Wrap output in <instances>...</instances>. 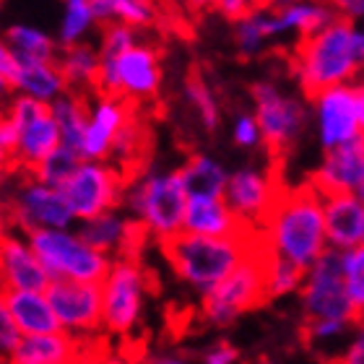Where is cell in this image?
Here are the masks:
<instances>
[{
    "label": "cell",
    "mask_w": 364,
    "mask_h": 364,
    "mask_svg": "<svg viewBox=\"0 0 364 364\" xmlns=\"http://www.w3.org/2000/svg\"><path fill=\"white\" fill-rule=\"evenodd\" d=\"M128 177L105 161H84L70 182L63 188L70 211L81 221H91L107 211H117L125 198Z\"/></svg>",
    "instance_id": "30bf717a"
},
{
    "label": "cell",
    "mask_w": 364,
    "mask_h": 364,
    "mask_svg": "<svg viewBox=\"0 0 364 364\" xmlns=\"http://www.w3.org/2000/svg\"><path fill=\"white\" fill-rule=\"evenodd\" d=\"M232 138L240 149H255V146L263 144V136H260V125L255 120V114H237L235 125H232Z\"/></svg>",
    "instance_id": "f35d334b"
},
{
    "label": "cell",
    "mask_w": 364,
    "mask_h": 364,
    "mask_svg": "<svg viewBox=\"0 0 364 364\" xmlns=\"http://www.w3.org/2000/svg\"><path fill=\"white\" fill-rule=\"evenodd\" d=\"M190 6L198 8V11H213V14L224 16L235 23L237 18L250 14L252 8L258 6V0H190Z\"/></svg>",
    "instance_id": "74e56055"
},
{
    "label": "cell",
    "mask_w": 364,
    "mask_h": 364,
    "mask_svg": "<svg viewBox=\"0 0 364 364\" xmlns=\"http://www.w3.org/2000/svg\"><path fill=\"white\" fill-rule=\"evenodd\" d=\"M128 227L130 219H122L117 211H107L102 216L91 221H84V227L78 232V237L84 240L89 247L99 252H112V250H122L125 245V237H128Z\"/></svg>",
    "instance_id": "f546056e"
},
{
    "label": "cell",
    "mask_w": 364,
    "mask_h": 364,
    "mask_svg": "<svg viewBox=\"0 0 364 364\" xmlns=\"http://www.w3.org/2000/svg\"><path fill=\"white\" fill-rule=\"evenodd\" d=\"M73 359V338L65 333L23 336L16 351L8 357L11 364H68Z\"/></svg>",
    "instance_id": "4316f807"
},
{
    "label": "cell",
    "mask_w": 364,
    "mask_h": 364,
    "mask_svg": "<svg viewBox=\"0 0 364 364\" xmlns=\"http://www.w3.org/2000/svg\"><path fill=\"white\" fill-rule=\"evenodd\" d=\"M357 196H359V200H364V180H362V185L357 188Z\"/></svg>",
    "instance_id": "f5cc1de1"
},
{
    "label": "cell",
    "mask_w": 364,
    "mask_h": 364,
    "mask_svg": "<svg viewBox=\"0 0 364 364\" xmlns=\"http://www.w3.org/2000/svg\"><path fill=\"white\" fill-rule=\"evenodd\" d=\"M182 91H185V99H188V105L193 107V112L198 114L203 130L205 133H213L221 122V109H219V102H216V94H213V89L208 86V81H205L198 70H193V73L185 78Z\"/></svg>",
    "instance_id": "1f68e13d"
},
{
    "label": "cell",
    "mask_w": 364,
    "mask_h": 364,
    "mask_svg": "<svg viewBox=\"0 0 364 364\" xmlns=\"http://www.w3.org/2000/svg\"><path fill=\"white\" fill-rule=\"evenodd\" d=\"M276 258L279 252L273 247L271 237L260 232L258 242L252 245L242 266L235 268L219 287L203 294L205 320H211L216 326H229L237 315L271 304V271Z\"/></svg>",
    "instance_id": "277c9868"
},
{
    "label": "cell",
    "mask_w": 364,
    "mask_h": 364,
    "mask_svg": "<svg viewBox=\"0 0 364 364\" xmlns=\"http://www.w3.org/2000/svg\"><path fill=\"white\" fill-rule=\"evenodd\" d=\"M16 94L29 99H37L42 105H53L63 94H68V81L63 76L58 60H37V63H21L18 78L14 84Z\"/></svg>",
    "instance_id": "603a6c76"
},
{
    "label": "cell",
    "mask_w": 364,
    "mask_h": 364,
    "mask_svg": "<svg viewBox=\"0 0 364 364\" xmlns=\"http://www.w3.org/2000/svg\"><path fill=\"white\" fill-rule=\"evenodd\" d=\"M182 185L190 198H224L229 172L205 154H190L180 169Z\"/></svg>",
    "instance_id": "d4e9b609"
},
{
    "label": "cell",
    "mask_w": 364,
    "mask_h": 364,
    "mask_svg": "<svg viewBox=\"0 0 364 364\" xmlns=\"http://www.w3.org/2000/svg\"><path fill=\"white\" fill-rule=\"evenodd\" d=\"M138 45V31L128 23H107L99 34V58L102 60H114L122 53H128L130 47Z\"/></svg>",
    "instance_id": "d590c367"
},
{
    "label": "cell",
    "mask_w": 364,
    "mask_h": 364,
    "mask_svg": "<svg viewBox=\"0 0 364 364\" xmlns=\"http://www.w3.org/2000/svg\"><path fill=\"white\" fill-rule=\"evenodd\" d=\"M260 364H273V362L268 357H260Z\"/></svg>",
    "instance_id": "11a10c76"
},
{
    "label": "cell",
    "mask_w": 364,
    "mask_h": 364,
    "mask_svg": "<svg viewBox=\"0 0 364 364\" xmlns=\"http://www.w3.org/2000/svg\"><path fill=\"white\" fill-rule=\"evenodd\" d=\"M364 180V138H357L351 144H343L333 151H326L323 164L310 172V185L320 198L357 193Z\"/></svg>",
    "instance_id": "e0dca14e"
},
{
    "label": "cell",
    "mask_w": 364,
    "mask_h": 364,
    "mask_svg": "<svg viewBox=\"0 0 364 364\" xmlns=\"http://www.w3.org/2000/svg\"><path fill=\"white\" fill-rule=\"evenodd\" d=\"M58 65H60L70 91H78V94H86V91H91V89L97 91L99 65H102L99 47L89 45V42L73 45V47H60Z\"/></svg>",
    "instance_id": "484cf974"
},
{
    "label": "cell",
    "mask_w": 364,
    "mask_h": 364,
    "mask_svg": "<svg viewBox=\"0 0 364 364\" xmlns=\"http://www.w3.org/2000/svg\"><path fill=\"white\" fill-rule=\"evenodd\" d=\"M284 188L287 185L281 182L279 167H268L266 172H258V169H237V172L229 175L224 200H227V205L240 219L263 229V224L271 216L273 205H276Z\"/></svg>",
    "instance_id": "7c38bea8"
},
{
    "label": "cell",
    "mask_w": 364,
    "mask_h": 364,
    "mask_svg": "<svg viewBox=\"0 0 364 364\" xmlns=\"http://www.w3.org/2000/svg\"><path fill=\"white\" fill-rule=\"evenodd\" d=\"M53 279L45 271L29 242L8 235L0 242V291H42L50 289Z\"/></svg>",
    "instance_id": "ac0fdd59"
},
{
    "label": "cell",
    "mask_w": 364,
    "mask_h": 364,
    "mask_svg": "<svg viewBox=\"0 0 364 364\" xmlns=\"http://www.w3.org/2000/svg\"><path fill=\"white\" fill-rule=\"evenodd\" d=\"M318 122V138L323 151H333L338 146L351 144L357 138H364L357 112V94L354 84L333 86L307 99Z\"/></svg>",
    "instance_id": "4fadbf2b"
},
{
    "label": "cell",
    "mask_w": 364,
    "mask_h": 364,
    "mask_svg": "<svg viewBox=\"0 0 364 364\" xmlns=\"http://www.w3.org/2000/svg\"><path fill=\"white\" fill-rule=\"evenodd\" d=\"M50 112H53L58 130H60V146L81 156L86 125H89V97L78 94V91H68L50 105Z\"/></svg>",
    "instance_id": "cb8c5ba5"
},
{
    "label": "cell",
    "mask_w": 364,
    "mask_h": 364,
    "mask_svg": "<svg viewBox=\"0 0 364 364\" xmlns=\"http://www.w3.org/2000/svg\"><path fill=\"white\" fill-rule=\"evenodd\" d=\"M81 164H84V159L76 151H70L65 146H58L45 161H39L37 167L31 169L29 175L37 182H42V185H47V188L63 190L70 182V177L78 172Z\"/></svg>",
    "instance_id": "d6a6232c"
},
{
    "label": "cell",
    "mask_w": 364,
    "mask_h": 364,
    "mask_svg": "<svg viewBox=\"0 0 364 364\" xmlns=\"http://www.w3.org/2000/svg\"><path fill=\"white\" fill-rule=\"evenodd\" d=\"M299 0H258L255 8H266V11H287L289 6H294Z\"/></svg>",
    "instance_id": "7dc6e473"
},
{
    "label": "cell",
    "mask_w": 364,
    "mask_h": 364,
    "mask_svg": "<svg viewBox=\"0 0 364 364\" xmlns=\"http://www.w3.org/2000/svg\"><path fill=\"white\" fill-rule=\"evenodd\" d=\"M362 78H364V70H362Z\"/></svg>",
    "instance_id": "9f6ffc18"
},
{
    "label": "cell",
    "mask_w": 364,
    "mask_h": 364,
    "mask_svg": "<svg viewBox=\"0 0 364 364\" xmlns=\"http://www.w3.org/2000/svg\"><path fill=\"white\" fill-rule=\"evenodd\" d=\"M343 263H346V294H349L351 310H354L351 323L362 326L364 323V245L362 247H354V250H346Z\"/></svg>",
    "instance_id": "e575fe53"
},
{
    "label": "cell",
    "mask_w": 364,
    "mask_h": 364,
    "mask_svg": "<svg viewBox=\"0 0 364 364\" xmlns=\"http://www.w3.org/2000/svg\"><path fill=\"white\" fill-rule=\"evenodd\" d=\"M6 169L8 167H3V164H0V188H3V177H6Z\"/></svg>",
    "instance_id": "db71d44e"
},
{
    "label": "cell",
    "mask_w": 364,
    "mask_h": 364,
    "mask_svg": "<svg viewBox=\"0 0 364 364\" xmlns=\"http://www.w3.org/2000/svg\"><path fill=\"white\" fill-rule=\"evenodd\" d=\"M8 310L14 315L21 336H53L63 333V326L53 304L42 291H0Z\"/></svg>",
    "instance_id": "44dd1931"
},
{
    "label": "cell",
    "mask_w": 364,
    "mask_h": 364,
    "mask_svg": "<svg viewBox=\"0 0 364 364\" xmlns=\"http://www.w3.org/2000/svg\"><path fill=\"white\" fill-rule=\"evenodd\" d=\"M102 289H105L102 323L112 333H128L141 312V291H144L141 266L133 260H117Z\"/></svg>",
    "instance_id": "5bb4252c"
},
{
    "label": "cell",
    "mask_w": 364,
    "mask_h": 364,
    "mask_svg": "<svg viewBox=\"0 0 364 364\" xmlns=\"http://www.w3.org/2000/svg\"><path fill=\"white\" fill-rule=\"evenodd\" d=\"M232 39H235V50L242 60H255L260 55H266L268 47H271L266 31H263V26L258 21V11L255 8L232 23Z\"/></svg>",
    "instance_id": "836d02e7"
},
{
    "label": "cell",
    "mask_w": 364,
    "mask_h": 364,
    "mask_svg": "<svg viewBox=\"0 0 364 364\" xmlns=\"http://www.w3.org/2000/svg\"><path fill=\"white\" fill-rule=\"evenodd\" d=\"M6 39L18 63L58 60V55H60L58 37H50L45 29L31 26V23H11L6 29Z\"/></svg>",
    "instance_id": "83f0119b"
},
{
    "label": "cell",
    "mask_w": 364,
    "mask_h": 364,
    "mask_svg": "<svg viewBox=\"0 0 364 364\" xmlns=\"http://www.w3.org/2000/svg\"><path fill=\"white\" fill-rule=\"evenodd\" d=\"M263 232L271 237L281 258L312 268L328 242L323 198L307 182L296 188H284L263 224Z\"/></svg>",
    "instance_id": "7a4b0ae2"
},
{
    "label": "cell",
    "mask_w": 364,
    "mask_h": 364,
    "mask_svg": "<svg viewBox=\"0 0 364 364\" xmlns=\"http://www.w3.org/2000/svg\"><path fill=\"white\" fill-rule=\"evenodd\" d=\"M161 89V55L149 42H138L114 60H102L97 94L125 99L130 105L149 102Z\"/></svg>",
    "instance_id": "ba28073f"
},
{
    "label": "cell",
    "mask_w": 364,
    "mask_h": 364,
    "mask_svg": "<svg viewBox=\"0 0 364 364\" xmlns=\"http://www.w3.org/2000/svg\"><path fill=\"white\" fill-rule=\"evenodd\" d=\"M346 252L338 247H326L315 260L310 276L304 281L302 304L304 318L310 323H351L354 310L346 294Z\"/></svg>",
    "instance_id": "9c48e42d"
},
{
    "label": "cell",
    "mask_w": 364,
    "mask_h": 364,
    "mask_svg": "<svg viewBox=\"0 0 364 364\" xmlns=\"http://www.w3.org/2000/svg\"><path fill=\"white\" fill-rule=\"evenodd\" d=\"M307 276H310V268L296 266V263H291V260L279 255L271 271V296L276 299V296H281V294H289V291L302 289Z\"/></svg>",
    "instance_id": "8d00e7d4"
},
{
    "label": "cell",
    "mask_w": 364,
    "mask_h": 364,
    "mask_svg": "<svg viewBox=\"0 0 364 364\" xmlns=\"http://www.w3.org/2000/svg\"><path fill=\"white\" fill-rule=\"evenodd\" d=\"M326 3H331V8L343 21H351L354 26L364 23V0H326Z\"/></svg>",
    "instance_id": "7bdbcfd3"
},
{
    "label": "cell",
    "mask_w": 364,
    "mask_h": 364,
    "mask_svg": "<svg viewBox=\"0 0 364 364\" xmlns=\"http://www.w3.org/2000/svg\"><path fill=\"white\" fill-rule=\"evenodd\" d=\"M8 227H11V213H8V205L0 203V242L8 237Z\"/></svg>",
    "instance_id": "c3c4849f"
},
{
    "label": "cell",
    "mask_w": 364,
    "mask_h": 364,
    "mask_svg": "<svg viewBox=\"0 0 364 364\" xmlns=\"http://www.w3.org/2000/svg\"><path fill=\"white\" fill-rule=\"evenodd\" d=\"M8 213L11 224L26 235L37 229H68L76 221L63 190L47 188L31 175H26V180L14 190V198L8 200Z\"/></svg>",
    "instance_id": "8fae6325"
},
{
    "label": "cell",
    "mask_w": 364,
    "mask_h": 364,
    "mask_svg": "<svg viewBox=\"0 0 364 364\" xmlns=\"http://www.w3.org/2000/svg\"><path fill=\"white\" fill-rule=\"evenodd\" d=\"M354 47H357L359 60L364 63V23H359L357 29H354Z\"/></svg>",
    "instance_id": "681fc988"
},
{
    "label": "cell",
    "mask_w": 364,
    "mask_h": 364,
    "mask_svg": "<svg viewBox=\"0 0 364 364\" xmlns=\"http://www.w3.org/2000/svg\"><path fill=\"white\" fill-rule=\"evenodd\" d=\"M130 120H133V105L130 102L97 94L89 102V125H86L81 159L105 161L107 156H112L114 144H117V138Z\"/></svg>",
    "instance_id": "9a60e30c"
},
{
    "label": "cell",
    "mask_w": 364,
    "mask_h": 364,
    "mask_svg": "<svg viewBox=\"0 0 364 364\" xmlns=\"http://www.w3.org/2000/svg\"><path fill=\"white\" fill-rule=\"evenodd\" d=\"M320 364H364V323L359 326V333L349 349L336 357H320Z\"/></svg>",
    "instance_id": "60d3db41"
},
{
    "label": "cell",
    "mask_w": 364,
    "mask_h": 364,
    "mask_svg": "<svg viewBox=\"0 0 364 364\" xmlns=\"http://www.w3.org/2000/svg\"><path fill=\"white\" fill-rule=\"evenodd\" d=\"M63 3H65V8H63V18L60 26H58V45H84L89 31L99 23L91 0H63Z\"/></svg>",
    "instance_id": "4dcf8cb0"
},
{
    "label": "cell",
    "mask_w": 364,
    "mask_h": 364,
    "mask_svg": "<svg viewBox=\"0 0 364 364\" xmlns=\"http://www.w3.org/2000/svg\"><path fill=\"white\" fill-rule=\"evenodd\" d=\"M29 247L37 252L45 271L53 281H81V284H97L105 287L109 279L112 266L105 252L94 250L89 245L68 229H37L26 235Z\"/></svg>",
    "instance_id": "52a82bcc"
},
{
    "label": "cell",
    "mask_w": 364,
    "mask_h": 364,
    "mask_svg": "<svg viewBox=\"0 0 364 364\" xmlns=\"http://www.w3.org/2000/svg\"><path fill=\"white\" fill-rule=\"evenodd\" d=\"M354 94H357V112H359V125L364 133V78L354 81Z\"/></svg>",
    "instance_id": "bcb514c9"
},
{
    "label": "cell",
    "mask_w": 364,
    "mask_h": 364,
    "mask_svg": "<svg viewBox=\"0 0 364 364\" xmlns=\"http://www.w3.org/2000/svg\"><path fill=\"white\" fill-rule=\"evenodd\" d=\"M94 16L102 26L107 23H128L133 29H149L156 21L154 0H91Z\"/></svg>",
    "instance_id": "f1b7e54d"
},
{
    "label": "cell",
    "mask_w": 364,
    "mask_h": 364,
    "mask_svg": "<svg viewBox=\"0 0 364 364\" xmlns=\"http://www.w3.org/2000/svg\"><path fill=\"white\" fill-rule=\"evenodd\" d=\"M0 164H3V167H11V159H8V154L3 151V146H0Z\"/></svg>",
    "instance_id": "f907efd6"
},
{
    "label": "cell",
    "mask_w": 364,
    "mask_h": 364,
    "mask_svg": "<svg viewBox=\"0 0 364 364\" xmlns=\"http://www.w3.org/2000/svg\"><path fill=\"white\" fill-rule=\"evenodd\" d=\"M58 146H60V130H58L53 112L47 109L37 120L18 128V146H16L11 167H18L29 175L31 169L37 167L39 161H45Z\"/></svg>",
    "instance_id": "7402d4cb"
},
{
    "label": "cell",
    "mask_w": 364,
    "mask_h": 364,
    "mask_svg": "<svg viewBox=\"0 0 364 364\" xmlns=\"http://www.w3.org/2000/svg\"><path fill=\"white\" fill-rule=\"evenodd\" d=\"M237 357H240V351H237L232 343L219 341L208 354H205L203 364H232V362H237Z\"/></svg>",
    "instance_id": "ee69618b"
},
{
    "label": "cell",
    "mask_w": 364,
    "mask_h": 364,
    "mask_svg": "<svg viewBox=\"0 0 364 364\" xmlns=\"http://www.w3.org/2000/svg\"><path fill=\"white\" fill-rule=\"evenodd\" d=\"M328 242L338 250H354L364 245V200L357 193L323 198Z\"/></svg>",
    "instance_id": "ffe728a7"
},
{
    "label": "cell",
    "mask_w": 364,
    "mask_h": 364,
    "mask_svg": "<svg viewBox=\"0 0 364 364\" xmlns=\"http://www.w3.org/2000/svg\"><path fill=\"white\" fill-rule=\"evenodd\" d=\"M255 229H258L255 224L240 219L224 198H190L188 200L182 232L203 237H245Z\"/></svg>",
    "instance_id": "d6986e66"
},
{
    "label": "cell",
    "mask_w": 364,
    "mask_h": 364,
    "mask_svg": "<svg viewBox=\"0 0 364 364\" xmlns=\"http://www.w3.org/2000/svg\"><path fill=\"white\" fill-rule=\"evenodd\" d=\"M354 29L357 26L351 21L338 18L291 47V68L304 99L362 78L364 63L354 47Z\"/></svg>",
    "instance_id": "6da1fadb"
},
{
    "label": "cell",
    "mask_w": 364,
    "mask_h": 364,
    "mask_svg": "<svg viewBox=\"0 0 364 364\" xmlns=\"http://www.w3.org/2000/svg\"><path fill=\"white\" fill-rule=\"evenodd\" d=\"M260 232L263 229H255L245 237H203L180 232L159 240V247L172 271L205 294L219 287L235 268L242 266L252 245L258 242Z\"/></svg>",
    "instance_id": "3957f363"
},
{
    "label": "cell",
    "mask_w": 364,
    "mask_h": 364,
    "mask_svg": "<svg viewBox=\"0 0 364 364\" xmlns=\"http://www.w3.org/2000/svg\"><path fill=\"white\" fill-rule=\"evenodd\" d=\"M55 315L63 328L76 331H97L102 326V307H105V289L97 284L81 281H53L45 291Z\"/></svg>",
    "instance_id": "2e32d148"
},
{
    "label": "cell",
    "mask_w": 364,
    "mask_h": 364,
    "mask_svg": "<svg viewBox=\"0 0 364 364\" xmlns=\"http://www.w3.org/2000/svg\"><path fill=\"white\" fill-rule=\"evenodd\" d=\"M14 84L11 81H6V78L0 76V114L6 112L8 109V105H11V99H14Z\"/></svg>",
    "instance_id": "f6af8a7d"
},
{
    "label": "cell",
    "mask_w": 364,
    "mask_h": 364,
    "mask_svg": "<svg viewBox=\"0 0 364 364\" xmlns=\"http://www.w3.org/2000/svg\"><path fill=\"white\" fill-rule=\"evenodd\" d=\"M250 97L255 102L252 114L260 125V136H263L271 167H281L291 151V146L296 144V138L304 133V125L310 117L307 99L289 94L284 86L271 78L255 81L250 86Z\"/></svg>",
    "instance_id": "5b68a950"
},
{
    "label": "cell",
    "mask_w": 364,
    "mask_h": 364,
    "mask_svg": "<svg viewBox=\"0 0 364 364\" xmlns=\"http://www.w3.org/2000/svg\"><path fill=\"white\" fill-rule=\"evenodd\" d=\"M151 364H185L180 359H161V362H151Z\"/></svg>",
    "instance_id": "816d5d0a"
},
{
    "label": "cell",
    "mask_w": 364,
    "mask_h": 364,
    "mask_svg": "<svg viewBox=\"0 0 364 364\" xmlns=\"http://www.w3.org/2000/svg\"><path fill=\"white\" fill-rule=\"evenodd\" d=\"M18 70H21V63H18L16 53L11 50V45H8L6 34H0V76L6 78V81H11V84H16Z\"/></svg>",
    "instance_id": "b9f144b4"
},
{
    "label": "cell",
    "mask_w": 364,
    "mask_h": 364,
    "mask_svg": "<svg viewBox=\"0 0 364 364\" xmlns=\"http://www.w3.org/2000/svg\"><path fill=\"white\" fill-rule=\"evenodd\" d=\"M21 338H23L21 331H18V326L14 323V315H11L6 299L0 294V354H3V357H11L16 351V346L21 343Z\"/></svg>",
    "instance_id": "ab89813d"
},
{
    "label": "cell",
    "mask_w": 364,
    "mask_h": 364,
    "mask_svg": "<svg viewBox=\"0 0 364 364\" xmlns=\"http://www.w3.org/2000/svg\"><path fill=\"white\" fill-rule=\"evenodd\" d=\"M125 205L138 221H144L149 232L159 240L180 235L185 229L188 213V190L182 185L180 172H151L141 175L125 188Z\"/></svg>",
    "instance_id": "8992f818"
}]
</instances>
